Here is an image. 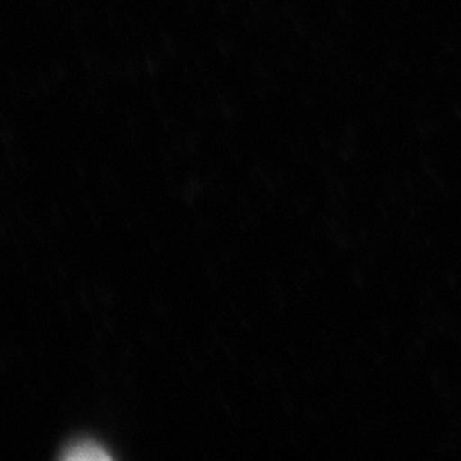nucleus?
<instances>
[{"label": "nucleus", "instance_id": "f257e3e1", "mask_svg": "<svg viewBox=\"0 0 461 461\" xmlns=\"http://www.w3.org/2000/svg\"><path fill=\"white\" fill-rule=\"evenodd\" d=\"M96 446L93 445H79L76 446L74 449H72V453H67V460H77V461H86V460H106L108 458V455L106 453H103V451H99V449H95Z\"/></svg>", "mask_w": 461, "mask_h": 461}]
</instances>
